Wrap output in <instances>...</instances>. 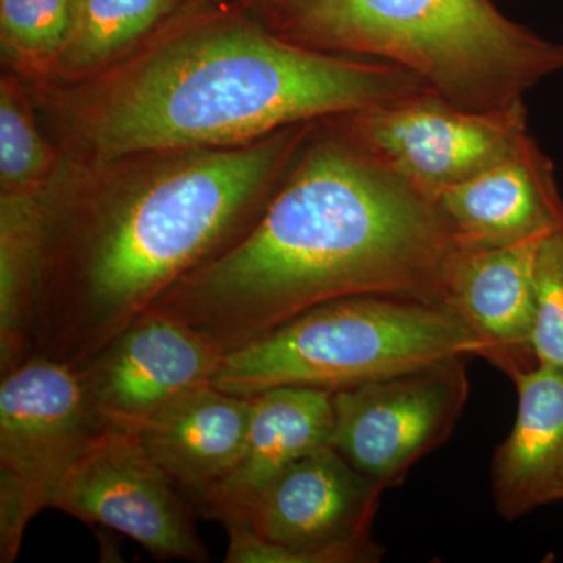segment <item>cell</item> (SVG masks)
I'll return each mask as SVG.
<instances>
[{
  "mask_svg": "<svg viewBox=\"0 0 563 563\" xmlns=\"http://www.w3.org/2000/svg\"><path fill=\"white\" fill-rule=\"evenodd\" d=\"M280 38L410 70L443 99L495 113L525 106L563 70V46L510 21L492 0H240Z\"/></svg>",
  "mask_w": 563,
  "mask_h": 563,
  "instance_id": "cell-4",
  "label": "cell"
},
{
  "mask_svg": "<svg viewBox=\"0 0 563 563\" xmlns=\"http://www.w3.org/2000/svg\"><path fill=\"white\" fill-rule=\"evenodd\" d=\"M52 509L120 532L155 559L210 561L190 503L129 429L109 426L92 442L63 481Z\"/></svg>",
  "mask_w": 563,
  "mask_h": 563,
  "instance_id": "cell-10",
  "label": "cell"
},
{
  "mask_svg": "<svg viewBox=\"0 0 563 563\" xmlns=\"http://www.w3.org/2000/svg\"><path fill=\"white\" fill-rule=\"evenodd\" d=\"M484 343L443 303L352 296L321 303L228 352L214 387L242 396L277 387L339 391L444 358L484 355Z\"/></svg>",
  "mask_w": 563,
  "mask_h": 563,
  "instance_id": "cell-5",
  "label": "cell"
},
{
  "mask_svg": "<svg viewBox=\"0 0 563 563\" xmlns=\"http://www.w3.org/2000/svg\"><path fill=\"white\" fill-rule=\"evenodd\" d=\"M314 122L235 147L66 161L51 185L31 355L81 368L265 210Z\"/></svg>",
  "mask_w": 563,
  "mask_h": 563,
  "instance_id": "cell-1",
  "label": "cell"
},
{
  "mask_svg": "<svg viewBox=\"0 0 563 563\" xmlns=\"http://www.w3.org/2000/svg\"><path fill=\"white\" fill-rule=\"evenodd\" d=\"M328 121L432 199L509 157L528 136L525 106L479 113L431 90Z\"/></svg>",
  "mask_w": 563,
  "mask_h": 563,
  "instance_id": "cell-8",
  "label": "cell"
},
{
  "mask_svg": "<svg viewBox=\"0 0 563 563\" xmlns=\"http://www.w3.org/2000/svg\"><path fill=\"white\" fill-rule=\"evenodd\" d=\"M510 379L517 418L492 465L496 510L507 521L563 501V368L533 365Z\"/></svg>",
  "mask_w": 563,
  "mask_h": 563,
  "instance_id": "cell-16",
  "label": "cell"
},
{
  "mask_svg": "<svg viewBox=\"0 0 563 563\" xmlns=\"http://www.w3.org/2000/svg\"><path fill=\"white\" fill-rule=\"evenodd\" d=\"M385 487L331 444L291 463L231 520L228 563H374L372 526Z\"/></svg>",
  "mask_w": 563,
  "mask_h": 563,
  "instance_id": "cell-6",
  "label": "cell"
},
{
  "mask_svg": "<svg viewBox=\"0 0 563 563\" xmlns=\"http://www.w3.org/2000/svg\"><path fill=\"white\" fill-rule=\"evenodd\" d=\"M79 0H0L3 62L22 80L46 76L76 20Z\"/></svg>",
  "mask_w": 563,
  "mask_h": 563,
  "instance_id": "cell-20",
  "label": "cell"
},
{
  "mask_svg": "<svg viewBox=\"0 0 563 563\" xmlns=\"http://www.w3.org/2000/svg\"><path fill=\"white\" fill-rule=\"evenodd\" d=\"M462 247L542 242L563 228L554 166L531 136L514 154L433 198Z\"/></svg>",
  "mask_w": 563,
  "mask_h": 563,
  "instance_id": "cell-12",
  "label": "cell"
},
{
  "mask_svg": "<svg viewBox=\"0 0 563 563\" xmlns=\"http://www.w3.org/2000/svg\"><path fill=\"white\" fill-rule=\"evenodd\" d=\"M536 302L537 365L563 368V228L547 236L537 251Z\"/></svg>",
  "mask_w": 563,
  "mask_h": 563,
  "instance_id": "cell-21",
  "label": "cell"
},
{
  "mask_svg": "<svg viewBox=\"0 0 563 563\" xmlns=\"http://www.w3.org/2000/svg\"><path fill=\"white\" fill-rule=\"evenodd\" d=\"M251 410L252 396L209 384L185 393L133 432L192 507L239 461Z\"/></svg>",
  "mask_w": 563,
  "mask_h": 563,
  "instance_id": "cell-15",
  "label": "cell"
},
{
  "mask_svg": "<svg viewBox=\"0 0 563 563\" xmlns=\"http://www.w3.org/2000/svg\"><path fill=\"white\" fill-rule=\"evenodd\" d=\"M466 358L333 391V450L385 490L401 484L454 431L468 401Z\"/></svg>",
  "mask_w": 563,
  "mask_h": 563,
  "instance_id": "cell-9",
  "label": "cell"
},
{
  "mask_svg": "<svg viewBox=\"0 0 563 563\" xmlns=\"http://www.w3.org/2000/svg\"><path fill=\"white\" fill-rule=\"evenodd\" d=\"M54 181V180H52ZM51 184L38 190L0 192V373L31 357V333Z\"/></svg>",
  "mask_w": 563,
  "mask_h": 563,
  "instance_id": "cell-17",
  "label": "cell"
},
{
  "mask_svg": "<svg viewBox=\"0 0 563 563\" xmlns=\"http://www.w3.org/2000/svg\"><path fill=\"white\" fill-rule=\"evenodd\" d=\"M222 358L202 333L147 310L79 373L103 424L135 431L185 393L213 383Z\"/></svg>",
  "mask_w": 563,
  "mask_h": 563,
  "instance_id": "cell-11",
  "label": "cell"
},
{
  "mask_svg": "<svg viewBox=\"0 0 563 563\" xmlns=\"http://www.w3.org/2000/svg\"><path fill=\"white\" fill-rule=\"evenodd\" d=\"M107 426L79 369L31 355L0 385V562L20 555L25 529Z\"/></svg>",
  "mask_w": 563,
  "mask_h": 563,
  "instance_id": "cell-7",
  "label": "cell"
},
{
  "mask_svg": "<svg viewBox=\"0 0 563 563\" xmlns=\"http://www.w3.org/2000/svg\"><path fill=\"white\" fill-rule=\"evenodd\" d=\"M461 244L431 196L344 136L301 147L239 242L152 303L224 355L292 318L352 296L448 306Z\"/></svg>",
  "mask_w": 563,
  "mask_h": 563,
  "instance_id": "cell-3",
  "label": "cell"
},
{
  "mask_svg": "<svg viewBox=\"0 0 563 563\" xmlns=\"http://www.w3.org/2000/svg\"><path fill=\"white\" fill-rule=\"evenodd\" d=\"M31 88L20 76L0 80V192L38 190L65 166L60 147L44 139Z\"/></svg>",
  "mask_w": 563,
  "mask_h": 563,
  "instance_id": "cell-19",
  "label": "cell"
},
{
  "mask_svg": "<svg viewBox=\"0 0 563 563\" xmlns=\"http://www.w3.org/2000/svg\"><path fill=\"white\" fill-rule=\"evenodd\" d=\"M25 84L57 146L79 165L243 146L431 90L391 63L280 38L240 0L191 7L87 79Z\"/></svg>",
  "mask_w": 563,
  "mask_h": 563,
  "instance_id": "cell-2",
  "label": "cell"
},
{
  "mask_svg": "<svg viewBox=\"0 0 563 563\" xmlns=\"http://www.w3.org/2000/svg\"><path fill=\"white\" fill-rule=\"evenodd\" d=\"M332 432V391L277 387L252 396L239 461L192 509L207 520L225 523L291 463L331 444Z\"/></svg>",
  "mask_w": 563,
  "mask_h": 563,
  "instance_id": "cell-14",
  "label": "cell"
},
{
  "mask_svg": "<svg viewBox=\"0 0 563 563\" xmlns=\"http://www.w3.org/2000/svg\"><path fill=\"white\" fill-rule=\"evenodd\" d=\"M542 242L461 246L448 269V306L483 340V358L509 377L537 365L536 258Z\"/></svg>",
  "mask_w": 563,
  "mask_h": 563,
  "instance_id": "cell-13",
  "label": "cell"
},
{
  "mask_svg": "<svg viewBox=\"0 0 563 563\" xmlns=\"http://www.w3.org/2000/svg\"><path fill=\"white\" fill-rule=\"evenodd\" d=\"M217 0H79L65 46L46 84H70L106 69L191 7ZM27 81V80H25Z\"/></svg>",
  "mask_w": 563,
  "mask_h": 563,
  "instance_id": "cell-18",
  "label": "cell"
}]
</instances>
